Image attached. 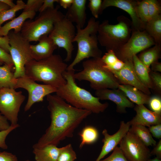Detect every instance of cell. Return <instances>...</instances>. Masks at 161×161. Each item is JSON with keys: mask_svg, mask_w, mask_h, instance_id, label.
Returning a JSON list of instances; mask_svg holds the SVG:
<instances>
[{"mask_svg": "<svg viewBox=\"0 0 161 161\" xmlns=\"http://www.w3.org/2000/svg\"><path fill=\"white\" fill-rule=\"evenodd\" d=\"M46 96L50 124L33 145V148L50 144L57 146L66 138L72 137L75 129L92 113L89 111L73 106L56 95L50 94Z\"/></svg>", "mask_w": 161, "mask_h": 161, "instance_id": "cell-1", "label": "cell"}, {"mask_svg": "<svg viewBox=\"0 0 161 161\" xmlns=\"http://www.w3.org/2000/svg\"><path fill=\"white\" fill-rule=\"evenodd\" d=\"M75 69L66 70L63 74L66 83L58 88L56 95L73 106L99 114L104 112L109 106L108 103H102L100 99L88 91L78 86L74 77Z\"/></svg>", "mask_w": 161, "mask_h": 161, "instance_id": "cell-2", "label": "cell"}, {"mask_svg": "<svg viewBox=\"0 0 161 161\" xmlns=\"http://www.w3.org/2000/svg\"><path fill=\"white\" fill-rule=\"evenodd\" d=\"M67 67L60 55L53 54L46 59L33 60L27 64L25 75L35 81L41 82L58 88L66 83L63 74Z\"/></svg>", "mask_w": 161, "mask_h": 161, "instance_id": "cell-3", "label": "cell"}, {"mask_svg": "<svg viewBox=\"0 0 161 161\" xmlns=\"http://www.w3.org/2000/svg\"><path fill=\"white\" fill-rule=\"evenodd\" d=\"M99 24L98 21L92 17L88 20L85 27L81 28L76 26L77 32L73 42L77 43V52L74 60L68 66L67 70L74 69V66L85 59L101 57L97 35Z\"/></svg>", "mask_w": 161, "mask_h": 161, "instance_id": "cell-4", "label": "cell"}, {"mask_svg": "<svg viewBox=\"0 0 161 161\" xmlns=\"http://www.w3.org/2000/svg\"><path fill=\"white\" fill-rule=\"evenodd\" d=\"M117 20L118 23L115 24H109L108 20L99 24L98 42L107 51L112 50L115 52L127 42L131 35V21L122 15L119 16Z\"/></svg>", "mask_w": 161, "mask_h": 161, "instance_id": "cell-5", "label": "cell"}, {"mask_svg": "<svg viewBox=\"0 0 161 161\" xmlns=\"http://www.w3.org/2000/svg\"><path fill=\"white\" fill-rule=\"evenodd\" d=\"M101 57L91 58L83 61V69L75 73V79L88 81L91 87L95 91L118 89L120 83L114 75L104 68Z\"/></svg>", "mask_w": 161, "mask_h": 161, "instance_id": "cell-6", "label": "cell"}, {"mask_svg": "<svg viewBox=\"0 0 161 161\" xmlns=\"http://www.w3.org/2000/svg\"><path fill=\"white\" fill-rule=\"evenodd\" d=\"M59 8L57 5L53 9H47L40 13L34 20H26L22 27L21 35L30 42L38 41L42 36L48 35L55 22L64 16Z\"/></svg>", "mask_w": 161, "mask_h": 161, "instance_id": "cell-7", "label": "cell"}, {"mask_svg": "<svg viewBox=\"0 0 161 161\" xmlns=\"http://www.w3.org/2000/svg\"><path fill=\"white\" fill-rule=\"evenodd\" d=\"M7 36L10 46L9 53L15 67L14 72L15 78L25 76V66L33 60L31 56L30 42L24 38L20 32L10 31Z\"/></svg>", "mask_w": 161, "mask_h": 161, "instance_id": "cell-8", "label": "cell"}, {"mask_svg": "<svg viewBox=\"0 0 161 161\" xmlns=\"http://www.w3.org/2000/svg\"><path fill=\"white\" fill-rule=\"evenodd\" d=\"M75 35L73 23L65 15L55 22L52 30L48 35L57 47L63 48L66 50V56L65 61H69L72 58L74 49L72 43Z\"/></svg>", "mask_w": 161, "mask_h": 161, "instance_id": "cell-9", "label": "cell"}, {"mask_svg": "<svg viewBox=\"0 0 161 161\" xmlns=\"http://www.w3.org/2000/svg\"><path fill=\"white\" fill-rule=\"evenodd\" d=\"M155 44L154 39L145 30L133 31L127 42L114 52L119 59L125 62L133 60L134 55Z\"/></svg>", "mask_w": 161, "mask_h": 161, "instance_id": "cell-10", "label": "cell"}, {"mask_svg": "<svg viewBox=\"0 0 161 161\" xmlns=\"http://www.w3.org/2000/svg\"><path fill=\"white\" fill-rule=\"evenodd\" d=\"M25 99L21 91L17 92L12 88L0 89V112L10 125L18 124V113Z\"/></svg>", "mask_w": 161, "mask_h": 161, "instance_id": "cell-11", "label": "cell"}, {"mask_svg": "<svg viewBox=\"0 0 161 161\" xmlns=\"http://www.w3.org/2000/svg\"><path fill=\"white\" fill-rule=\"evenodd\" d=\"M22 88L28 93V97L24 108V111L29 110L35 103L42 102L44 97L56 92L57 88L52 86L36 83L26 76L16 78L15 89Z\"/></svg>", "mask_w": 161, "mask_h": 161, "instance_id": "cell-12", "label": "cell"}, {"mask_svg": "<svg viewBox=\"0 0 161 161\" xmlns=\"http://www.w3.org/2000/svg\"><path fill=\"white\" fill-rule=\"evenodd\" d=\"M119 147L128 161H148L151 155L149 149L134 134L129 131Z\"/></svg>", "mask_w": 161, "mask_h": 161, "instance_id": "cell-13", "label": "cell"}, {"mask_svg": "<svg viewBox=\"0 0 161 161\" xmlns=\"http://www.w3.org/2000/svg\"><path fill=\"white\" fill-rule=\"evenodd\" d=\"M137 1L132 0H104L102 1L100 13L107 7H115L127 12L131 19L132 31L144 30L145 26L139 18L136 12Z\"/></svg>", "mask_w": 161, "mask_h": 161, "instance_id": "cell-14", "label": "cell"}, {"mask_svg": "<svg viewBox=\"0 0 161 161\" xmlns=\"http://www.w3.org/2000/svg\"><path fill=\"white\" fill-rule=\"evenodd\" d=\"M131 125L128 122L125 123L122 121L120 122L118 130L114 134L110 135L105 129L102 132L104 137L102 140L103 143L100 152L95 161H100L113 150L129 131Z\"/></svg>", "mask_w": 161, "mask_h": 161, "instance_id": "cell-15", "label": "cell"}, {"mask_svg": "<svg viewBox=\"0 0 161 161\" xmlns=\"http://www.w3.org/2000/svg\"><path fill=\"white\" fill-rule=\"evenodd\" d=\"M120 70L117 71H109L114 75L121 84L133 86L145 93L150 95V89L144 86L139 81L134 71L133 60L126 61Z\"/></svg>", "mask_w": 161, "mask_h": 161, "instance_id": "cell-16", "label": "cell"}, {"mask_svg": "<svg viewBox=\"0 0 161 161\" xmlns=\"http://www.w3.org/2000/svg\"><path fill=\"white\" fill-rule=\"evenodd\" d=\"M95 95L100 100H109L114 103L116 106V112L120 114L126 113V108L135 106L134 103L118 89H104L96 90Z\"/></svg>", "mask_w": 161, "mask_h": 161, "instance_id": "cell-17", "label": "cell"}, {"mask_svg": "<svg viewBox=\"0 0 161 161\" xmlns=\"http://www.w3.org/2000/svg\"><path fill=\"white\" fill-rule=\"evenodd\" d=\"M134 108L136 114L128 121L131 126L140 125L149 127L161 123V114L149 110L144 105H136Z\"/></svg>", "mask_w": 161, "mask_h": 161, "instance_id": "cell-18", "label": "cell"}, {"mask_svg": "<svg viewBox=\"0 0 161 161\" xmlns=\"http://www.w3.org/2000/svg\"><path fill=\"white\" fill-rule=\"evenodd\" d=\"M38 41L36 45H30L31 55L34 60L39 61L50 57L57 48L48 35L42 36Z\"/></svg>", "mask_w": 161, "mask_h": 161, "instance_id": "cell-19", "label": "cell"}, {"mask_svg": "<svg viewBox=\"0 0 161 161\" xmlns=\"http://www.w3.org/2000/svg\"><path fill=\"white\" fill-rule=\"evenodd\" d=\"M87 0H73L71 6L68 9L65 17L76 26L83 28L86 23V12Z\"/></svg>", "mask_w": 161, "mask_h": 161, "instance_id": "cell-20", "label": "cell"}, {"mask_svg": "<svg viewBox=\"0 0 161 161\" xmlns=\"http://www.w3.org/2000/svg\"><path fill=\"white\" fill-rule=\"evenodd\" d=\"M35 15V12H23L19 16L0 27V36H7L9 32L13 29L16 32H20L24 22L28 19L32 20Z\"/></svg>", "mask_w": 161, "mask_h": 161, "instance_id": "cell-21", "label": "cell"}, {"mask_svg": "<svg viewBox=\"0 0 161 161\" xmlns=\"http://www.w3.org/2000/svg\"><path fill=\"white\" fill-rule=\"evenodd\" d=\"M118 89L123 92L131 102L137 105L148 104L151 97L150 95L129 85L120 84Z\"/></svg>", "mask_w": 161, "mask_h": 161, "instance_id": "cell-22", "label": "cell"}, {"mask_svg": "<svg viewBox=\"0 0 161 161\" xmlns=\"http://www.w3.org/2000/svg\"><path fill=\"white\" fill-rule=\"evenodd\" d=\"M60 148L53 145H48L40 148H33L36 161H57Z\"/></svg>", "mask_w": 161, "mask_h": 161, "instance_id": "cell-23", "label": "cell"}, {"mask_svg": "<svg viewBox=\"0 0 161 161\" xmlns=\"http://www.w3.org/2000/svg\"><path fill=\"white\" fill-rule=\"evenodd\" d=\"M133 66L135 74L140 82L145 86L153 89V84L149 73L150 68L146 67L139 59L136 55L133 57Z\"/></svg>", "mask_w": 161, "mask_h": 161, "instance_id": "cell-24", "label": "cell"}, {"mask_svg": "<svg viewBox=\"0 0 161 161\" xmlns=\"http://www.w3.org/2000/svg\"><path fill=\"white\" fill-rule=\"evenodd\" d=\"M161 51V44H156L153 47L141 52L137 57L146 67L150 68L151 64L160 58Z\"/></svg>", "mask_w": 161, "mask_h": 161, "instance_id": "cell-25", "label": "cell"}, {"mask_svg": "<svg viewBox=\"0 0 161 161\" xmlns=\"http://www.w3.org/2000/svg\"><path fill=\"white\" fill-rule=\"evenodd\" d=\"M129 131L137 136L147 147L154 146L157 143L148 128L145 126L140 125H131Z\"/></svg>", "mask_w": 161, "mask_h": 161, "instance_id": "cell-26", "label": "cell"}, {"mask_svg": "<svg viewBox=\"0 0 161 161\" xmlns=\"http://www.w3.org/2000/svg\"><path fill=\"white\" fill-rule=\"evenodd\" d=\"M144 30L154 39L156 44H161V15L149 20L145 25Z\"/></svg>", "mask_w": 161, "mask_h": 161, "instance_id": "cell-27", "label": "cell"}, {"mask_svg": "<svg viewBox=\"0 0 161 161\" xmlns=\"http://www.w3.org/2000/svg\"><path fill=\"white\" fill-rule=\"evenodd\" d=\"M13 66L4 64L3 66H0V89H14L16 78H14V73L12 72Z\"/></svg>", "mask_w": 161, "mask_h": 161, "instance_id": "cell-28", "label": "cell"}, {"mask_svg": "<svg viewBox=\"0 0 161 161\" xmlns=\"http://www.w3.org/2000/svg\"><path fill=\"white\" fill-rule=\"evenodd\" d=\"M78 134L81 140L79 145L80 149L85 145L91 144L96 142L99 136L97 129L91 126H87L84 127Z\"/></svg>", "mask_w": 161, "mask_h": 161, "instance_id": "cell-29", "label": "cell"}, {"mask_svg": "<svg viewBox=\"0 0 161 161\" xmlns=\"http://www.w3.org/2000/svg\"><path fill=\"white\" fill-rule=\"evenodd\" d=\"M25 4L22 0H18L14 7L0 11V27L5 21L12 20L14 18L16 12L20 10L24 9Z\"/></svg>", "mask_w": 161, "mask_h": 161, "instance_id": "cell-30", "label": "cell"}, {"mask_svg": "<svg viewBox=\"0 0 161 161\" xmlns=\"http://www.w3.org/2000/svg\"><path fill=\"white\" fill-rule=\"evenodd\" d=\"M148 7V0L137 1L136 7L137 13L145 27L149 19Z\"/></svg>", "mask_w": 161, "mask_h": 161, "instance_id": "cell-31", "label": "cell"}, {"mask_svg": "<svg viewBox=\"0 0 161 161\" xmlns=\"http://www.w3.org/2000/svg\"><path fill=\"white\" fill-rule=\"evenodd\" d=\"M76 159V152L71 144L60 148L57 161H74Z\"/></svg>", "mask_w": 161, "mask_h": 161, "instance_id": "cell-32", "label": "cell"}, {"mask_svg": "<svg viewBox=\"0 0 161 161\" xmlns=\"http://www.w3.org/2000/svg\"><path fill=\"white\" fill-rule=\"evenodd\" d=\"M148 21L160 14L161 6L160 1L157 0H148Z\"/></svg>", "mask_w": 161, "mask_h": 161, "instance_id": "cell-33", "label": "cell"}, {"mask_svg": "<svg viewBox=\"0 0 161 161\" xmlns=\"http://www.w3.org/2000/svg\"><path fill=\"white\" fill-rule=\"evenodd\" d=\"M148 105L151 111L161 114V98L159 96L151 97Z\"/></svg>", "mask_w": 161, "mask_h": 161, "instance_id": "cell-34", "label": "cell"}, {"mask_svg": "<svg viewBox=\"0 0 161 161\" xmlns=\"http://www.w3.org/2000/svg\"><path fill=\"white\" fill-rule=\"evenodd\" d=\"M100 161H128L123 154L119 147L117 146L112 153L107 157Z\"/></svg>", "mask_w": 161, "mask_h": 161, "instance_id": "cell-35", "label": "cell"}, {"mask_svg": "<svg viewBox=\"0 0 161 161\" xmlns=\"http://www.w3.org/2000/svg\"><path fill=\"white\" fill-rule=\"evenodd\" d=\"M102 2L101 0H89L88 7L95 18H98L99 15L100 13Z\"/></svg>", "mask_w": 161, "mask_h": 161, "instance_id": "cell-36", "label": "cell"}, {"mask_svg": "<svg viewBox=\"0 0 161 161\" xmlns=\"http://www.w3.org/2000/svg\"><path fill=\"white\" fill-rule=\"evenodd\" d=\"M149 74L153 84V89L158 94L161 95V75L158 72H154L151 70Z\"/></svg>", "mask_w": 161, "mask_h": 161, "instance_id": "cell-37", "label": "cell"}, {"mask_svg": "<svg viewBox=\"0 0 161 161\" xmlns=\"http://www.w3.org/2000/svg\"><path fill=\"white\" fill-rule=\"evenodd\" d=\"M19 126L18 124L16 125H10L8 129L0 131V148L3 149L8 148V146L5 141L7 137L10 132Z\"/></svg>", "mask_w": 161, "mask_h": 161, "instance_id": "cell-38", "label": "cell"}, {"mask_svg": "<svg viewBox=\"0 0 161 161\" xmlns=\"http://www.w3.org/2000/svg\"><path fill=\"white\" fill-rule=\"evenodd\" d=\"M44 0H28L23 12L38 11Z\"/></svg>", "mask_w": 161, "mask_h": 161, "instance_id": "cell-39", "label": "cell"}, {"mask_svg": "<svg viewBox=\"0 0 161 161\" xmlns=\"http://www.w3.org/2000/svg\"><path fill=\"white\" fill-rule=\"evenodd\" d=\"M10 8V7L9 6L0 1V11ZM0 47L9 53L10 47L9 44V39L7 35L4 37L0 36Z\"/></svg>", "mask_w": 161, "mask_h": 161, "instance_id": "cell-40", "label": "cell"}, {"mask_svg": "<svg viewBox=\"0 0 161 161\" xmlns=\"http://www.w3.org/2000/svg\"><path fill=\"white\" fill-rule=\"evenodd\" d=\"M101 59L104 65L106 66L111 65L118 59L115 52L112 50H109L101 57Z\"/></svg>", "mask_w": 161, "mask_h": 161, "instance_id": "cell-41", "label": "cell"}, {"mask_svg": "<svg viewBox=\"0 0 161 161\" xmlns=\"http://www.w3.org/2000/svg\"><path fill=\"white\" fill-rule=\"evenodd\" d=\"M0 60L4 64L9 65H14L11 57L10 54L6 52L0 47Z\"/></svg>", "mask_w": 161, "mask_h": 161, "instance_id": "cell-42", "label": "cell"}, {"mask_svg": "<svg viewBox=\"0 0 161 161\" xmlns=\"http://www.w3.org/2000/svg\"><path fill=\"white\" fill-rule=\"evenodd\" d=\"M148 129L154 137L159 140L161 139V123L151 126Z\"/></svg>", "mask_w": 161, "mask_h": 161, "instance_id": "cell-43", "label": "cell"}, {"mask_svg": "<svg viewBox=\"0 0 161 161\" xmlns=\"http://www.w3.org/2000/svg\"><path fill=\"white\" fill-rule=\"evenodd\" d=\"M0 161H18L16 155L6 151H0Z\"/></svg>", "mask_w": 161, "mask_h": 161, "instance_id": "cell-44", "label": "cell"}, {"mask_svg": "<svg viewBox=\"0 0 161 161\" xmlns=\"http://www.w3.org/2000/svg\"><path fill=\"white\" fill-rule=\"evenodd\" d=\"M125 63L119 59L113 64L109 66H106L103 65V67L109 71H117L121 69L124 65Z\"/></svg>", "mask_w": 161, "mask_h": 161, "instance_id": "cell-45", "label": "cell"}, {"mask_svg": "<svg viewBox=\"0 0 161 161\" xmlns=\"http://www.w3.org/2000/svg\"><path fill=\"white\" fill-rule=\"evenodd\" d=\"M59 0H44L43 4L39 10L40 13H41L48 9H53L55 8V2H58Z\"/></svg>", "mask_w": 161, "mask_h": 161, "instance_id": "cell-46", "label": "cell"}, {"mask_svg": "<svg viewBox=\"0 0 161 161\" xmlns=\"http://www.w3.org/2000/svg\"><path fill=\"white\" fill-rule=\"evenodd\" d=\"M151 156L154 155L156 157L161 160V140L160 139L154 146V148L150 152Z\"/></svg>", "mask_w": 161, "mask_h": 161, "instance_id": "cell-47", "label": "cell"}, {"mask_svg": "<svg viewBox=\"0 0 161 161\" xmlns=\"http://www.w3.org/2000/svg\"><path fill=\"white\" fill-rule=\"evenodd\" d=\"M8 121L3 115L0 114V131L6 130L10 126Z\"/></svg>", "mask_w": 161, "mask_h": 161, "instance_id": "cell-48", "label": "cell"}, {"mask_svg": "<svg viewBox=\"0 0 161 161\" xmlns=\"http://www.w3.org/2000/svg\"><path fill=\"white\" fill-rule=\"evenodd\" d=\"M73 0H59L58 2L64 8H69L72 4Z\"/></svg>", "mask_w": 161, "mask_h": 161, "instance_id": "cell-49", "label": "cell"}, {"mask_svg": "<svg viewBox=\"0 0 161 161\" xmlns=\"http://www.w3.org/2000/svg\"><path fill=\"white\" fill-rule=\"evenodd\" d=\"M151 70L155 72H161V63L158 61L154 62L151 65Z\"/></svg>", "mask_w": 161, "mask_h": 161, "instance_id": "cell-50", "label": "cell"}, {"mask_svg": "<svg viewBox=\"0 0 161 161\" xmlns=\"http://www.w3.org/2000/svg\"><path fill=\"white\" fill-rule=\"evenodd\" d=\"M0 1L8 5L10 8L14 7L16 5L11 0H0Z\"/></svg>", "mask_w": 161, "mask_h": 161, "instance_id": "cell-51", "label": "cell"}, {"mask_svg": "<svg viewBox=\"0 0 161 161\" xmlns=\"http://www.w3.org/2000/svg\"><path fill=\"white\" fill-rule=\"evenodd\" d=\"M148 161H161V160L155 157L153 159H150Z\"/></svg>", "mask_w": 161, "mask_h": 161, "instance_id": "cell-52", "label": "cell"}, {"mask_svg": "<svg viewBox=\"0 0 161 161\" xmlns=\"http://www.w3.org/2000/svg\"><path fill=\"white\" fill-rule=\"evenodd\" d=\"M3 63L0 60V66L2 65Z\"/></svg>", "mask_w": 161, "mask_h": 161, "instance_id": "cell-53", "label": "cell"}, {"mask_svg": "<svg viewBox=\"0 0 161 161\" xmlns=\"http://www.w3.org/2000/svg\"><path fill=\"white\" fill-rule=\"evenodd\" d=\"M25 161H30L29 160H25Z\"/></svg>", "mask_w": 161, "mask_h": 161, "instance_id": "cell-54", "label": "cell"}, {"mask_svg": "<svg viewBox=\"0 0 161 161\" xmlns=\"http://www.w3.org/2000/svg\"></svg>", "mask_w": 161, "mask_h": 161, "instance_id": "cell-55", "label": "cell"}]
</instances>
